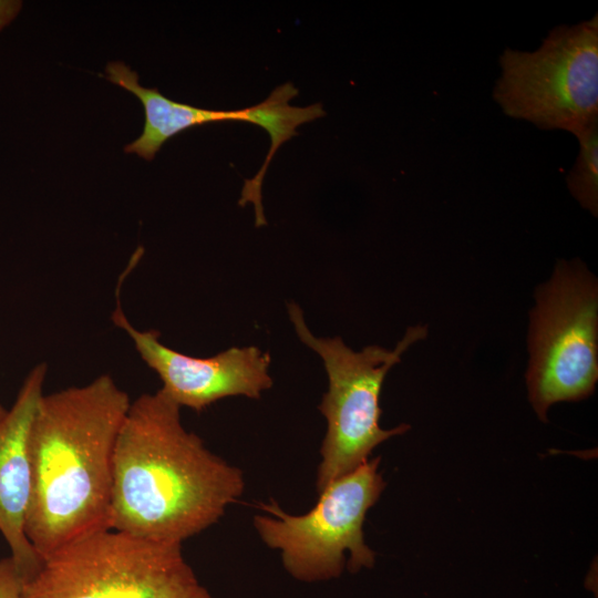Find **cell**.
I'll return each instance as SVG.
<instances>
[{
	"label": "cell",
	"instance_id": "1",
	"mask_svg": "<svg viewBox=\"0 0 598 598\" xmlns=\"http://www.w3.org/2000/svg\"><path fill=\"white\" fill-rule=\"evenodd\" d=\"M244 488L243 472L187 431L159 390L131 402L113 454L111 529L182 544L217 523Z\"/></svg>",
	"mask_w": 598,
	"mask_h": 598
},
{
	"label": "cell",
	"instance_id": "2",
	"mask_svg": "<svg viewBox=\"0 0 598 598\" xmlns=\"http://www.w3.org/2000/svg\"><path fill=\"white\" fill-rule=\"evenodd\" d=\"M109 374L41 396L30 427L25 534L41 559L110 529L113 454L131 405Z\"/></svg>",
	"mask_w": 598,
	"mask_h": 598
},
{
	"label": "cell",
	"instance_id": "3",
	"mask_svg": "<svg viewBox=\"0 0 598 598\" xmlns=\"http://www.w3.org/2000/svg\"><path fill=\"white\" fill-rule=\"evenodd\" d=\"M21 598H212L182 544L105 529L42 559Z\"/></svg>",
	"mask_w": 598,
	"mask_h": 598
},
{
	"label": "cell",
	"instance_id": "4",
	"mask_svg": "<svg viewBox=\"0 0 598 598\" xmlns=\"http://www.w3.org/2000/svg\"><path fill=\"white\" fill-rule=\"evenodd\" d=\"M288 313L298 338L321 358L328 375V391L318 406L327 421L316 481L320 493L367 462L375 446L410 429L405 423L390 430L380 426V394L390 369L413 343L426 338L427 327H409L392 350L371 344L354 351L340 337H316L297 303H288Z\"/></svg>",
	"mask_w": 598,
	"mask_h": 598
},
{
	"label": "cell",
	"instance_id": "5",
	"mask_svg": "<svg viewBox=\"0 0 598 598\" xmlns=\"http://www.w3.org/2000/svg\"><path fill=\"white\" fill-rule=\"evenodd\" d=\"M493 99L512 118L574 136L598 121V14L551 29L534 51L506 48Z\"/></svg>",
	"mask_w": 598,
	"mask_h": 598
},
{
	"label": "cell",
	"instance_id": "6",
	"mask_svg": "<svg viewBox=\"0 0 598 598\" xmlns=\"http://www.w3.org/2000/svg\"><path fill=\"white\" fill-rule=\"evenodd\" d=\"M528 332L529 402L539 420L561 401H579L598 380V282L578 260H560L536 290Z\"/></svg>",
	"mask_w": 598,
	"mask_h": 598
},
{
	"label": "cell",
	"instance_id": "7",
	"mask_svg": "<svg viewBox=\"0 0 598 598\" xmlns=\"http://www.w3.org/2000/svg\"><path fill=\"white\" fill-rule=\"evenodd\" d=\"M379 464L380 457L368 460L328 484L306 514H288L272 498L259 505L266 514L255 515L254 526L268 547L280 550L293 578L313 582L339 577L346 551L350 573L373 567L375 553L364 543L363 523L385 487Z\"/></svg>",
	"mask_w": 598,
	"mask_h": 598
},
{
	"label": "cell",
	"instance_id": "8",
	"mask_svg": "<svg viewBox=\"0 0 598 598\" xmlns=\"http://www.w3.org/2000/svg\"><path fill=\"white\" fill-rule=\"evenodd\" d=\"M111 320L131 338L143 362L158 375L159 391L181 409L200 412L229 396L259 399L272 386L271 358L258 347H231L208 358L181 353L161 342L157 331L136 329L118 298Z\"/></svg>",
	"mask_w": 598,
	"mask_h": 598
},
{
	"label": "cell",
	"instance_id": "9",
	"mask_svg": "<svg viewBox=\"0 0 598 598\" xmlns=\"http://www.w3.org/2000/svg\"><path fill=\"white\" fill-rule=\"evenodd\" d=\"M105 78L133 93L144 107L143 132L124 147V152L146 161H152L171 137L207 123L240 121L256 124L269 134L274 148L290 140L298 126V111L289 104L291 93L282 86H277L265 101L255 106L216 111L179 103L164 96L157 89L142 86L138 74L121 61L107 63Z\"/></svg>",
	"mask_w": 598,
	"mask_h": 598
},
{
	"label": "cell",
	"instance_id": "10",
	"mask_svg": "<svg viewBox=\"0 0 598 598\" xmlns=\"http://www.w3.org/2000/svg\"><path fill=\"white\" fill-rule=\"evenodd\" d=\"M47 372V364L39 363L28 373L0 422V533L22 580L42 561L27 537L25 520L32 491L29 435Z\"/></svg>",
	"mask_w": 598,
	"mask_h": 598
},
{
	"label": "cell",
	"instance_id": "11",
	"mask_svg": "<svg viewBox=\"0 0 598 598\" xmlns=\"http://www.w3.org/2000/svg\"><path fill=\"white\" fill-rule=\"evenodd\" d=\"M578 155L566 176V185L578 204L598 216V121L575 135Z\"/></svg>",
	"mask_w": 598,
	"mask_h": 598
},
{
	"label": "cell",
	"instance_id": "12",
	"mask_svg": "<svg viewBox=\"0 0 598 598\" xmlns=\"http://www.w3.org/2000/svg\"><path fill=\"white\" fill-rule=\"evenodd\" d=\"M22 578L10 557L0 558V598H21Z\"/></svg>",
	"mask_w": 598,
	"mask_h": 598
},
{
	"label": "cell",
	"instance_id": "13",
	"mask_svg": "<svg viewBox=\"0 0 598 598\" xmlns=\"http://www.w3.org/2000/svg\"><path fill=\"white\" fill-rule=\"evenodd\" d=\"M21 8L20 0H0V31L16 19Z\"/></svg>",
	"mask_w": 598,
	"mask_h": 598
},
{
	"label": "cell",
	"instance_id": "14",
	"mask_svg": "<svg viewBox=\"0 0 598 598\" xmlns=\"http://www.w3.org/2000/svg\"><path fill=\"white\" fill-rule=\"evenodd\" d=\"M8 410L3 408V405L0 403V422L4 419L7 415Z\"/></svg>",
	"mask_w": 598,
	"mask_h": 598
}]
</instances>
